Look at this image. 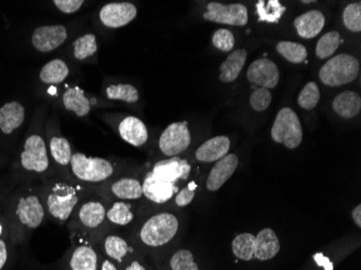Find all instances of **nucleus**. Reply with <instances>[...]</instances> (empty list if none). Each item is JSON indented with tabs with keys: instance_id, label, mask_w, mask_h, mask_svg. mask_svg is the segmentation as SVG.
I'll use <instances>...</instances> for the list:
<instances>
[{
	"instance_id": "obj_18",
	"label": "nucleus",
	"mask_w": 361,
	"mask_h": 270,
	"mask_svg": "<svg viewBox=\"0 0 361 270\" xmlns=\"http://www.w3.org/2000/svg\"><path fill=\"white\" fill-rule=\"evenodd\" d=\"M231 140L225 135L208 140L196 150V159L202 162H214L228 154Z\"/></svg>"
},
{
	"instance_id": "obj_9",
	"label": "nucleus",
	"mask_w": 361,
	"mask_h": 270,
	"mask_svg": "<svg viewBox=\"0 0 361 270\" xmlns=\"http://www.w3.org/2000/svg\"><path fill=\"white\" fill-rule=\"evenodd\" d=\"M137 9L133 4H107L100 11L103 25L109 28H119L128 25L137 18Z\"/></svg>"
},
{
	"instance_id": "obj_29",
	"label": "nucleus",
	"mask_w": 361,
	"mask_h": 270,
	"mask_svg": "<svg viewBox=\"0 0 361 270\" xmlns=\"http://www.w3.org/2000/svg\"><path fill=\"white\" fill-rule=\"evenodd\" d=\"M255 235L245 233L237 235L232 243L233 253L237 259L250 262L255 259Z\"/></svg>"
},
{
	"instance_id": "obj_11",
	"label": "nucleus",
	"mask_w": 361,
	"mask_h": 270,
	"mask_svg": "<svg viewBox=\"0 0 361 270\" xmlns=\"http://www.w3.org/2000/svg\"><path fill=\"white\" fill-rule=\"evenodd\" d=\"M68 38V30L63 25H48L36 28L32 34V46L42 54L54 51Z\"/></svg>"
},
{
	"instance_id": "obj_31",
	"label": "nucleus",
	"mask_w": 361,
	"mask_h": 270,
	"mask_svg": "<svg viewBox=\"0 0 361 270\" xmlns=\"http://www.w3.org/2000/svg\"><path fill=\"white\" fill-rule=\"evenodd\" d=\"M341 44L340 32L332 30V32H326L320 38L319 42H317L316 47V56L318 58L324 60V59H329L330 56H334L338 50Z\"/></svg>"
},
{
	"instance_id": "obj_22",
	"label": "nucleus",
	"mask_w": 361,
	"mask_h": 270,
	"mask_svg": "<svg viewBox=\"0 0 361 270\" xmlns=\"http://www.w3.org/2000/svg\"><path fill=\"white\" fill-rule=\"evenodd\" d=\"M247 51L238 49L227 56L220 66V80L223 82H233L238 78L247 61Z\"/></svg>"
},
{
	"instance_id": "obj_41",
	"label": "nucleus",
	"mask_w": 361,
	"mask_h": 270,
	"mask_svg": "<svg viewBox=\"0 0 361 270\" xmlns=\"http://www.w3.org/2000/svg\"><path fill=\"white\" fill-rule=\"evenodd\" d=\"M271 103V94L269 89L259 88L251 94L250 105L255 111H267Z\"/></svg>"
},
{
	"instance_id": "obj_7",
	"label": "nucleus",
	"mask_w": 361,
	"mask_h": 270,
	"mask_svg": "<svg viewBox=\"0 0 361 270\" xmlns=\"http://www.w3.org/2000/svg\"><path fill=\"white\" fill-rule=\"evenodd\" d=\"M21 164L27 171L37 173L46 171L49 159L46 144L42 137L34 134L26 140L23 153L21 154Z\"/></svg>"
},
{
	"instance_id": "obj_38",
	"label": "nucleus",
	"mask_w": 361,
	"mask_h": 270,
	"mask_svg": "<svg viewBox=\"0 0 361 270\" xmlns=\"http://www.w3.org/2000/svg\"><path fill=\"white\" fill-rule=\"evenodd\" d=\"M343 22L350 32L361 30V4H350L343 12Z\"/></svg>"
},
{
	"instance_id": "obj_6",
	"label": "nucleus",
	"mask_w": 361,
	"mask_h": 270,
	"mask_svg": "<svg viewBox=\"0 0 361 270\" xmlns=\"http://www.w3.org/2000/svg\"><path fill=\"white\" fill-rule=\"evenodd\" d=\"M192 137L186 123H174L168 125L159 139V148L164 155L176 157L190 146Z\"/></svg>"
},
{
	"instance_id": "obj_26",
	"label": "nucleus",
	"mask_w": 361,
	"mask_h": 270,
	"mask_svg": "<svg viewBox=\"0 0 361 270\" xmlns=\"http://www.w3.org/2000/svg\"><path fill=\"white\" fill-rule=\"evenodd\" d=\"M111 192L123 200H135L143 196L142 184L135 178H125L114 183Z\"/></svg>"
},
{
	"instance_id": "obj_3",
	"label": "nucleus",
	"mask_w": 361,
	"mask_h": 270,
	"mask_svg": "<svg viewBox=\"0 0 361 270\" xmlns=\"http://www.w3.org/2000/svg\"><path fill=\"white\" fill-rule=\"evenodd\" d=\"M271 139L277 144H283L288 149H295L301 145L303 129L301 121L293 109H281L271 128Z\"/></svg>"
},
{
	"instance_id": "obj_19",
	"label": "nucleus",
	"mask_w": 361,
	"mask_h": 270,
	"mask_svg": "<svg viewBox=\"0 0 361 270\" xmlns=\"http://www.w3.org/2000/svg\"><path fill=\"white\" fill-rule=\"evenodd\" d=\"M119 134L121 139L135 147L144 145L149 140V132L143 121L139 118L129 116L119 125Z\"/></svg>"
},
{
	"instance_id": "obj_13",
	"label": "nucleus",
	"mask_w": 361,
	"mask_h": 270,
	"mask_svg": "<svg viewBox=\"0 0 361 270\" xmlns=\"http://www.w3.org/2000/svg\"><path fill=\"white\" fill-rule=\"evenodd\" d=\"M239 159L234 154H227L222 159L218 160L213 166L208 180H207V188L210 192H216L223 185L234 176L238 166Z\"/></svg>"
},
{
	"instance_id": "obj_37",
	"label": "nucleus",
	"mask_w": 361,
	"mask_h": 270,
	"mask_svg": "<svg viewBox=\"0 0 361 270\" xmlns=\"http://www.w3.org/2000/svg\"><path fill=\"white\" fill-rule=\"evenodd\" d=\"M129 247L127 243L118 235H109L105 240V252L111 259L121 263L123 257L127 255Z\"/></svg>"
},
{
	"instance_id": "obj_33",
	"label": "nucleus",
	"mask_w": 361,
	"mask_h": 270,
	"mask_svg": "<svg viewBox=\"0 0 361 270\" xmlns=\"http://www.w3.org/2000/svg\"><path fill=\"white\" fill-rule=\"evenodd\" d=\"M106 97L127 103H135L140 99L139 90L133 85H113L106 89Z\"/></svg>"
},
{
	"instance_id": "obj_1",
	"label": "nucleus",
	"mask_w": 361,
	"mask_h": 270,
	"mask_svg": "<svg viewBox=\"0 0 361 270\" xmlns=\"http://www.w3.org/2000/svg\"><path fill=\"white\" fill-rule=\"evenodd\" d=\"M359 72L360 64L355 56L338 54L322 65L319 78L326 86L341 87L354 81Z\"/></svg>"
},
{
	"instance_id": "obj_43",
	"label": "nucleus",
	"mask_w": 361,
	"mask_h": 270,
	"mask_svg": "<svg viewBox=\"0 0 361 270\" xmlns=\"http://www.w3.org/2000/svg\"><path fill=\"white\" fill-rule=\"evenodd\" d=\"M195 190L194 188H183V190L178 192L176 197V204L178 207H186L194 200Z\"/></svg>"
},
{
	"instance_id": "obj_30",
	"label": "nucleus",
	"mask_w": 361,
	"mask_h": 270,
	"mask_svg": "<svg viewBox=\"0 0 361 270\" xmlns=\"http://www.w3.org/2000/svg\"><path fill=\"white\" fill-rule=\"evenodd\" d=\"M277 51L283 56L288 62L293 64H301L307 58V50L303 44L293 42H278Z\"/></svg>"
},
{
	"instance_id": "obj_32",
	"label": "nucleus",
	"mask_w": 361,
	"mask_h": 270,
	"mask_svg": "<svg viewBox=\"0 0 361 270\" xmlns=\"http://www.w3.org/2000/svg\"><path fill=\"white\" fill-rule=\"evenodd\" d=\"M50 150L54 159L61 166H68L72 160L70 142L64 137H54L50 141Z\"/></svg>"
},
{
	"instance_id": "obj_21",
	"label": "nucleus",
	"mask_w": 361,
	"mask_h": 270,
	"mask_svg": "<svg viewBox=\"0 0 361 270\" xmlns=\"http://www.w3.org/2000/svg\"><path fill=\"white\" fill-rule=\"evenodd\" d=\"M332 107L340 117L352 119L360 113V95L355 91H344L336 95L332 103Z\"/></svg>"
},
{
	"instance_id": "obj_46",
	"label": "nucleus",
	"mask_w": 361,
	"mask_h": 270,
	"mask_svg": "<svg viewBox=\"0 0 361 270\" xmlns=\"http://www.w3.org/2000/svg\"><path fill=\"white\" fill-rule=\"evenodd\" d=\"M126 270H145V268H144L143 266L140 265L137 262H133V263L131 264V265H130Z\"/></svg>"
},
{
	"instance_id": "obj_44",
	"label": "nucleus",
	"mask_w": 361,
	"mask_h": 270,
	"mask_svg": "<svg viewBox=\"0 0 361 270\" xmlns=\"http://www.w3.org/2000/svg\"><path fill=\"white\" fill-rule=\"evenodd\" d=\"M8 252L6 243L3 240H0V270L3 269L7 262Z\"/></svg>"
},
{
	"instance_id": "obj_10",
	"label": "nucleus",
	"mask_w": 361,
	"mask_h": 270,
	"mask_svg": "<svg viewBox=\"0 0 361 270\" xmlns=\"http://www.w3.org/2000/svg\"><path fill=\"white\" fill-rule=\"evenodd\" d=\"M247 78L259 88L273 89L281 78L277 65L269 59H259L249 66Z\"/></svg>"
},
{
	"instance_id": "obj_15",
	"label": "nucleus",
	"mask_w": 361,
	"mask_h": 270,
	"mask_svg": "<svg viewBox=\"0 0 361 270\" xmlns=\"http://www.w3.org/2000/svg\"><path fill=\"white\" fill-rule=\"evenodd\" d=\"M16 214L22 224L30 228H37L44 219V211L37 197L28 196L20 199Z\"/></svg>"
},
{
	"instance_id": "obj_16",
	"label": "nucleus",
	"mask_w": 361,
	"mask_h": 270,
	"mask_svg": "<svg viewBox=\"0 0 361 270\" xmlns=\"http://www.w3.org/2000/svg\"><path fill=\"white\" fill-rule=\"evenodd\" d=\"M142 188L144 196L156 204H165L178 190L176 184L158 180L151 172L146 176Z\"/></svg>"
},
{
	"instance_id": "obj_39",
	"label": "nucleus",
	"mask_w": 361,
	"mask_h": 270,
	"mask_svg": "<svg viewBox=\"0 0 361 270\" xmlns=\"http://www.w3.org/2000/svg\"><path fill=\"white\" fill-rule=\"evenodd\" d=\"M172 270H200L194 259V255L188 250L176 252L170 259Z\"/></svg>"
},
{
	"instance_id": "obj_12",
	"label": "nucleus",
	"mask_w": 361,
	"mask_h": 270,
	"mask_svg": "<svg viewBox=\"0 0 361 270\" xmlns=\"http://www.w3.org/2000/svg\"><path fill=\"white\" fill-rule=\"evenodd\" d=\"M192 166L186 160L178 157H171L170 159L161 160L154 166L151 172L158 180L176 184V180H186L190 176Z\"/></svg>"
},
{
	"instance_id": "obj_4",
	"label": "nucleus",
	"mask_w": 361,
	"mask_h": 270,
	"mask_svg": "<svg viewBox=\"0 0 361 270\" xmlns=\"http://www.w3.org/2000/svg\"><path fill=\"white\" fill-rule=\"evenodd\" d=\"M71 166L75 176L84 182H103L114 173L111 162L103 158L87 157L84 154H74Z\"/></svg>"
},
{
	"instance_id": "obj_47",
	"label": "nucleus",
	"mask_w": 361,
	"mask_h": 270,
	"mask_svg": "<svg viewBox=\"0 0 361 270\" xmlns=\"http://www.w3.org/2000/svg\"><path fill=\"white\" fill-rule=\"evenodd\" d=\"M102 270H117L116 267L109 261L103 262Z\"/></svg>"
},
{
	"instance_id": "obj_27",
	"label": "nucleus",
	"mask_w": 361,
	"mask_h": 270,
	"mask_svg": "<svg viewBox=\"0 0 361 270\" xmlns=\"http://www.w3.org/2000/svg\"><path fill=\"white\" fill-rule=\"evenodd\" d=\"M97 257L94 250L87 245L77 247L71 259L72 270H97Z\"/></svg>"
},
{
	"instance_id": "obj_35",
	"label": "nucleus",
	"mask_w": 361,
	"mask_h": 270,
	"mask_svg": "<svg viewBox=\"0 0 361 270\" xmlns=\"http://www.w3.org/2000/svg\"><path fill=\"white\" fill-rule=\"evenodd\" d=\"M319 99V87H318L317 83L310 81V82L306 83L305 87L300 92L299 97H298V104L302 109L310 111V109H314L317 106Z\"/></svg>"
},
{
	"instance_id": "obj_25",
	"label": "nucleus",
	"mask_w": 361,
	"mask_h": 270,
	"mask_svg": "<svg viewBox=\"0 0 361 270\" xmlns=\"http://www.w3.org/2000/svg\"><path fill=\"white\" fill-rule=\"evenodd\" d=\"M68 74H70V68L68 64L60 59H56L42 67L40 70V80L49 85H56L68 78Z\"/></svg>"
},
{
	"instance_id": "obj_36",
	"label": "nucleus",
	"mask_w": 361,
	"mask_h": 270,
	"mask_svg": "<svg viewBox=\"0 0 361 270\" xmlns=\"http://www.w3.org/2000/svg\"><path fill=\"white\" fill-rule=\"evenodd\" d=\"M107 219L111 221V223L116 225H121V226H125V225L129 224L130 222H133V214L131 212V207L126 202H116L114 204L109 212H107Z\"/></svg>"
},
{
	"instance_id": "obj_20",
	"label": "nucleus",
	"mask_w": 361,
	"mask_h": 270,
	"mask_svg": "<svg viewBox=\"0 0 361 270\" xmlns=\"http://www.w3.org/2000/svg\"><path fill=\"white\" fill-rule=\"evenodd\" d=\"M25 119V109L19 102H9L0 109V130L5 134H11L21 127Z\"/></svg>"
},
{
	"instance_id": "obj_40",
	"label": "nucleus",
	"mask_w": 361,
	"mask_h": 270,
	"mask_svg": "<svg viewBox=\"0 0 361 270\" xmlns=\"http://www.w3.org/2000/svg\"><path fill=\"white\" fill-rule=\"evenodd\" d=\"M212 44L220 51H232L235 46L234 34L231 30L220 28L213 34Z\"/></svg>"
},
{
	"instance_id": "obj_42",
	"label": "nucleus",
	"mask_w": 361,
	"mask_h": 270,
	"mask_svg": "<svg viewBox=\"0 0 361 270\" xmlns=\"http://www.w3.org/2000/svg\"><path fill=\"white\" fill-rule=\"evenodd\" d=\"M54 4L63 13L71 14L78 11L85 1L84 0H54Z\"/></svg>"
},
{
	"instance_id": "obj_17",
	"label": "nucleus",
	"mask_w": 361,
	"mask_h": 270,
	"mask_svg": "<svg viewBox=\"0 0 361 270\" xmlns=\"http://www.w3.org/2000/svg\"><path fill=\"white\" fill-rule=\"evenodd\" d=\"M281 250V243L275 231L271 228L262 229L255 241V259L264 262L274 259Z\"/></svg>"
},
{
	"instance_id": "obj_8",
	"label": "nucleus",
	"mask_w": 361,
	"mask_h": 270,
	"mask_svg": "<svg viewBox=\"0 0 361 270\" xmlns=\"http://www.w3.org/2000/svg\"><path fill=\"white\" fill-rule=\"evenodd\" d=\"M78 202V197L72 188L59 184L54 192L49 195L48 211L52 216L61 221H66L72 214L75 206Z\"/></svg>"
},
{
	"instance_id": "obj_28",
	"label": "nucleus",
	"mask_w": 361,
	"mask_h": 270,
	"mask_svg": "<svg viewBox=\"0 0 361 270\" xmlns=\"http://www.w3.org/2000/svg\"><path fill=\"white\" fill-rule=\"evenodd\" d=\"M286 12L285 6L278 0H259L257 4V13L261 22L276 23Z\"/></svg>"
},
{
	"instance_id": "obj_48",
	"label": "nucleus",
	"mask_w": 361,
	"mask_h": 270,
	"mask_svg": "<svg viewBox=\"0 0 361 270\" xmlns=\"http://www.w3.org/2000/svg\"><path fill=\"white\" fill-rule=\"evenodd\" d=\"M313 3V1H303V4H310Z\"/></svg>"
},
{
	"instance_id": "obj_2",
	"label": "nucleus",
	"mask_w": 361,
	"mask_h": 270,
	"mask_svg": "<svg viewBox=\"0 0 361 270\" xmlns=\"http://www.w3.org/2000/svg\"><path fill=\"white\" fill-rule=\"evenodd\" d=\"M178 231V221L171 213H159L146 221L140 231L141 240L149 247H161L173 239Z\"/></svg>"
},
{
	"instance_id": "obj_14",
	"label": "nucleus",
	"mask_w": 361,
	"mask_h": 270,
	"mask_svg": "<svg viewBox=\"0 0 361 270\" xmlns=\"http://www.w3.org/2000/svg\"><path fill=\"white\" fill-rule=\"evenodd\" d=\"M324 24L326 19L324 13L318 10H310L294 20V27L297 30L298 35L304 39H313L319 35Z\"/></svg>"
},
{
	"instance_id": "obj_23",
	"label": "nucleus",
	"mask_w": 361,
	"mask_h": 270,
	"mask_svg": "<svg viewBox=\"0 0 361 270\" xmlns=\"http://www.w3.org/2000/svg\"><path fill=\"white\" fill-rule=\"evenodd\" d=\"M63 104L68 111H74L78 117H84L90 111V102L84 91L79 88H70L63 95Z\"/></svg>"
},
{
	"instance_id": "obj_45",
	"label": "nucleus",
	"mask_w": 361,
	"mask_h": 270,
	"mask_svg": "<svg viewBox=\"0 0 361 270\" xmlns=\"http://www.w3.org/2000/svg\"><path fill=\"white\" fill-rule=\"evenodd\" d=\"M353 219L356 223L357 226L361 227V204H358L352 212Z\"/></svg>"
},
{
	"instance_id": "obj_34",
	"label": "nucleus",
	"mask_w": 361,
	"mask_h": 270,
	"mask_svg": "<svg viewBox=\"0 0 361 270\" xmlns=\"http://www.w3.org/2000/svg\"><path fill=\"white\" fill-rule=\"evenodd\" d=\"M74 56L77 60H86L97 51V37L93 34H87L75 40Z\"/></svg>"
},
{
	"instance_id": "obj_24",
	"label": "nucleus",
	"mask_w": 361,
	"mask_h": 270,
	"mask_svg": "<svg viewBox=\"0 0 361 270\" xmlns=\"http://www.w3.org/2000/svg\"><path fill=\"white\" fill-rule=\"evenodd\" d=\"M106 210L104 206L97 201H90L81 207L79 211L80 222L88 228H97L104 221Z\"/></svg>"
},
{
	"instance_id": "obj_5",
	"label": "nucleus",
	"mask_w": 361,
	"mask_h": 270,
	"mask_svg": "<svg viewBox=\"0 0 361 270\" xmlns=\"http://www.w3.org/2000/svg\"><path fill=\"white\" fill-rule=\"evenodd\" d=\"M204 19L225 25L245 26L248 23V9L243 4L223 5L221 3L211 1L207 6Z\"/></svg>"
}]
</instances>
